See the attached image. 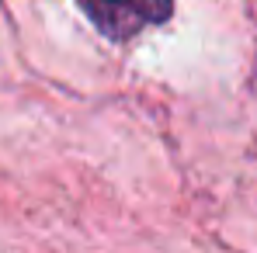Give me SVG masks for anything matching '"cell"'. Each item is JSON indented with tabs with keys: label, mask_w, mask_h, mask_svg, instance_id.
Listing matches in <instances>:
<instances>
[{
	"label": "cell",
	"mask_w": 257,
	"mask_h": 253,
	"mask_svg": "<svg viewBox=\"0 0 257 253\" xmlns=\"http://www.w3.org/2000/svg\"><path fill=\"white\" fill-rule=\"evenodd\" d=\"M87 21L111 42H125L132 35L164 25L174 14V0H77Z\"/></svg>",
	"instance_id": "6da1fadb"
}]
</instances>
